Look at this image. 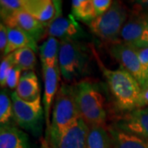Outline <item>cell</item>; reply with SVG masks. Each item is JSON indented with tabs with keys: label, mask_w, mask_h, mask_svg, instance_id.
<instances>
[{
	"label": "cell",
	"mask_w": 148,
	"mask_h": 148,
	"mask_svg": "<svg viewBox=\"0 0 148 148\" xmlns=\"http://www.w3.org/2000/svg\"><path fill=\"white\" fill-rule=\"evenodd\" d=\"M80 118L74 84L64 82L59 87L53 102L50 126L46 132L45 141L49 147H55L64 133Z\"/></svg>",
	"instance_id": "1"
},
{
	"label": "cell",
	"mask_w": 148,
	"mask_h": 148,
	"mask_svg": "<svg viewBox=\"0 0 148 148\" xmlns=\"http://www.w3.org/2000/svg\"><path fill=\"white\" fill-rule=\"evenodd\" d=\"M90 49L99 69L106 78L117 108L125 113L137 109L139 96L142 93V88L138 81L123 68L115 70L107 69L101 62L95 48L91 47Z\"/></svg>",
	"instance_id": "2"
},
{
	"label": "cell",
	"mask_w": 148,
	"mask_h": 148,
	"mask_svg": "<svg viewBox=\"0 0 148 148\" xmlns=\"http://www.w3.org/2000/svg\"><path fill=\"white\" fill-rule=\"evenodd\" d=\"M81 118L88 127H107L106 97L101 85L95 80L85 78L73 83Z\"/></svg>",
	"instance_id": "3"
},
{
	"label": "cell",
	"mask_w": 148,
	"mask_h": 148,
	"mask_svg": "<svg viewBox=\"0 0 148 148\" xmlns=\"http://www.w3.org/2000/svg\"><path fill=\"white\" fill-rule=\"evenodd\" d=\"M90 56L88 49L79 40H61L58 66L64 79L70 82L89 73Z\"/></svg>",
	"instance_id": "4"
},
{
	"label": "cell",
	"mask_w": 148,
	"mask_h": 148,
	"mask_svg": "<svg viewBox=\"0 0 148 148\" xmlns=\"http://www.w3.org/2000/svg\"><path fill=\"white\" fill-rule=\"evenodd\" d=\"M129 10L120 1H114L110 8L88 25L90 32L101 40L112 44L119 41Z\"/></svg>",
	"instance_id": "5"
},
{
	"label": "cell",
	"mask_w": 148,
	"mask_h": 148,
	"mask_svg": "<svg viewBox=\"0 0 148 148\" xmlns=\"http://www.w3.org/2000/svg\"><path fill=\"white\" fill-rule=\"evenodd\" d=\"M13 119L22 129L39 137L42 132L43 121L45 120L44 108L41 106L40 95L32 101L21 100L15 91L12 94Z\"/></svg>",
	"instance_id": "6"
},
{
	"label": "cell",
	"mask_w": 148,
	"mask_h": 148,
	"mask_svg": "<svg viewBox=\"0 0 148 148\" xmlns=\"http://www.w3.org/2000/svg\"><path fill=\"white\" fill-rule=\"evenodd\" d=\"M110 53L120 64L121 68L138 81L142 88L144 82V71L138 58L137 48L119 40L111 44Z\"/></svg>",
	"instance_id": "7"
},
{
	"label": "cell",
	"mask_w": 148,
	"mask_h": 148,
	"mask_svg": "<svg viewBox=\"0 0 148 148\" xmlns=\"http://www.w3.org/2000/svg\"><path fill=\"white\" fill-rule=\"evenodd\" d=\"M47 35L57 38L60 41L65 40L80 41V40L88 37L86 32L72 14L67 16L62 14L53 20L47 27Z\"/></svg>",
	"instance_id": "8"
},
{
	"label": "cell",
	"mask_w": 148,
	"mask_h": 148,
	"mask_svg": "<svg viewBox=\"0 0 148 148\" xmlns=\"http://www.w3.org/2000/svg\"><path fill=\"white\" fill-rule=\"evenodd\" d=\"M44 77V96L43 106L45 113V122L46 124V132L50 126V111L58 93V82L60 77V69L58 63L53 65L42 66Z\"/></svg>",
	"instance_id": "9"
},
{
	"label": "cell",
	"mask_w": 148,
	"mask_h": 148,
	"mask_svg": "<svg viewBox=\"0 0 148 148\" xmlns=\"http://www.w3.org/2000/svg\"><path fill=\"white\" fill-rule=\"evenodd\" d=\"M3 23L7 27L18 28L27 32L37 42L47 35V26L38 21L36 17L25 11L13 12L3 20Z\"/></svg>",
	"instance_id": "10"
},
{
	"label": "cell",
	"mask_w": 148,
	"mask_h": 148,
	"mask_svg": "<svg viewBox=\"0 0 148 148\" xmlns=\"http://www.w3.org/2000/svg\"><path fill=\"white\" fill-rule=\"evenodd\" d=\"M113 125L123 131L148 139V106L126 112Z\"/></svg>",
	"instance_id": "11"
},
{
	"label": "cell",
	"mask_w": 148,
	"mask_h": 148,
	"mask_svg": "<svg viewBox=\"0 0 148 148\" xmlns=\"http://www.w3.org/2000/svg\"><path fill=\"white\" fill-rule=\"evenodd\" d=\"M24 11L48 27L62 15V2L58 0H27Z\"/></svg>",
	"instance_id": "12"
},
{
	"label": "cell",
	"mask_w": 148,
	"mask_h": 148,
	"mask_svg": "<svg viewBox=\"0 0 148 148\" xmlns=\"http://www.w3.org/2000/svg\"><path fill=\"white\" fill-rule=\"evenodd\" d=\"M148 23V16L132 7L120 35L122 41L133 45L140 39Z\"/></svg>",
	"instance_id": "13"
},
{
	"label": "cell",
	"mask_w": 148,
	"mask_h": 148,
	"mask_svg": "<svg viewBox=\"0 0 148 148\" xmlns=\"http://www.w3.org/2000/svg\"><path fill=\"white\" fill-rule=\"evenodd\" d=\"M89 127L80 118L64 133L54 148H87V134Z\"/></svg>",
	"instance_id": "14"
},
{
	"label": "cell",
	"mask_w": 148,
	"mask_h": 148,
	"mask_svg": "<svg viewBox=\"0 0 148 148\" xmlns=\"http://www.w3.org/2000/svg\"><path fill=\"white\" fill-rule=\"evenodd\" d=\"M113 148H148V139L123 131L114 125L107 127Z\"/></svg>",
	"instance_id": "15"
},
{
	"label": "cell",
	"mask_w": 148,
	"mask_h": 148,
	"mask_svg": "<svg viewBox=\"0 0 148 148\" xmlns=\"http://www.w3.org/2000/svg\"><path fill=\"white\" fill-rule=\"evenodd\" d=\"M0 148H29L27 135L11 124L1 125Z\"/></svg>",
	"instance_id": "16"
},
{
	"label": "cell",
	"mask_w": 148,
	"mask_h": 148,
	"mask_svg": "<svg viewBox=\"0 0 148 148\" xmlns=\"http://www.w3.org/2000/svg\"><path fill=\"white\" fill-rule=\"evenodd\" d=\"M23 48H32L36 52L37 41L21 29L8 27V45L3 56L4 57Z\"/></svg>",
	"instance_id": "17"
},
{
	"label": "cell",
	"mask_w": 148,
	"mask_h": 148,
	"mask_svg": "<svg viewBox=\"0 0 148 148\" xmlns=\"http://www.w3.org/2000/svg\"><path fill=\"white\" fill-rule=\"evenodd\" d=\"M15 92L19 98L27 101H32L39 97L40 89L36 74L33 71L26 72L21 76Z\"/></svg>",
	"instance_id": "18"
},
{
	"label": "cell",
	"mask_w": 148,
	"mask_h": 148,
	"mask_svg": "<svg viewBox=\"0 0 148 148\" xmlns=\"http://www.w3.org/2000/svg\"><path fill=\"white\" fill-rule=\"evenodd\" d=\"M60 40L55 37L49 36L39 47L42 66L53 65L58 63Z\"/></svg>",
	"instance_id": "19"
},
{
	"label": "cell",
	"mask_w": 148,
	"mask_h": 148,
	"mask_svg": "<svg viewBox=\"0 0 148 148\" xmlns=\"http://www.w3.org/2000/svg\"><path fill=\"white\" fill-rule=\"evenodd\" d=\"M72 15L76 20L90 24L97 17L92 0L72 1Z\"/></svg>",
	"instance_id": "20"
},
{
	"label": "cell",
	"mask_w": 148,
	"mask_h": 148,
	"mask_svg": "<svg viewBox=\"0 0 148 148\" xmlns=\"http://www.w3.org/2000/svg\"><path fill=\"white\" fill-rule=\"evenodd\" d=\"M87 148H113L107 127L101 126L89 127L87 134Z\"/></svg>",
	"instance_id": "21"
},
{
	"label": "cell",
	"mask_w": 148,
	"mask_h": 148,
	"mask_svg": "<svg viewBox=\"0 0 148 148\" xmlns=\"http://www.w3.org/2000/svg\"><path fill=\"white\" fill-rule=\"evenodd\" d=\"M15 66L22 71H33L36 65V51L32 48H23L12 53Z\"/></svg>",
	"instance_id": "22"
},
{
	"label": "cell",
	"mask_w": 148,
	"mask_h": 148,
	"mask_svg": "<svg viewBox=\"0 0 148 148\" xmlns=\"http://www.w3.org/2000/svg\"><path fill=\"white\" fill-rule=\"evenodd\" d=\"M13 119V107L12 96L6 89H2L0 93V123L1 125L10 124Z\"/></svg>",
	"instance_id": "23"
},
{
	"label": "cell",
	"mask_w": 148,
	"mask_h": 148,
	"mask_svg": "<svg viewBox=\"0 0 148 148\" xmlns=\"http://www.w3.org/2000/svg\"><path fill=\"white\" fill-rule=\"evenodd\" d=\"M27 0H1V19L3 21L6 17L18 11H24Z\"/></svg>",
	"instance_id": "24"
},
{
	"label": "cell",
	"mask_w": 148,
	"mask_h": 148,
	"mask_svg": "<svg viewBox=\"0 0 148 148\" xmlns=\"http://www.w3.org/2000/svg\"><path fill=\"white\" fill-rule=\"evenodd\" d=\"M15 66L12 53L3 57L0 64V85L2 88L6 87V79L12 68Z\"/></svg>",
	"instance_id": "25"
},
{
	"label": "cell",
	"mask_w": 148,
	"mask_h": 148,
	"mask_svg": "<svg viewBox=\"0 0 148 148\" xmlns=\"http://www.w3.org/2000/svg\"><path fill=\"white\" fill-rule=\"evenodd\" d=\"M21 72L22 70L20 68L16 66H13L8 74V77L6 79V86L11 90L16 89L21 76H22Z\"/></svg>",
	"instance_id": "26"
},
{
	"label": "cell",
	"mask_w": 148,
	"mask_h": 148,
	"mask_svg": "<svg viewBox=\"0 0 148 148\" xmlns=\"http://www.w3.org/2000/svg\"><path fill=\"white\" fill-rule=\"evenodd\" d=\"M114 1L111 0H92L96 16H100L110 8Z\"/></svg>",
	"instance_id": "27"
},
{
	"label": "cell",
	"mask_w": 148,
	"mask_h": 148,
	"mask_svg": "<svg viewBox=\"0 0 148 148\" xmlns=\"http://www.w3.org/2000/svg\"><path fill=\"white\" fill-rule=\"evenodd\" d=\"M7 45H8V27L2 22L0 24V51L2 55H3Z\"/></svg>",
	"instance_id": "28"
},
{
	"label": "cell",
	"mask_w": 148,
	"mask_h": 148,
	"mask_svg": "<svg viewBox=\"0 0 148 148\" xmlns=\"http://www.w3.org/2000/svg\"><path fill=\"white\" fill-rule=\"evenodd\" d=\"M137 52L143 71L145 72V70L148 68V47L140 48V49L137 48Z\"/></svg>",
	"instance_id": "29"
},
{
	"label": "cell",
	"mask_w": 148,
	"mask_h": 148,
	"mask_svg": "<svg viewBox=\"0 0 148 148\" xmlns=\"http://www.w3.org/2000/svg\"><path fill=\"white\" fill-rule=\"evenodd\" d=\"M133 46L135 48H138V49L148 47V23L146 29L143 32V35L141 36L140 39L138 41L133 45Z\"/></svg>",
	"instance_id": "30"
},
{
	"label": "cell",
	"mask_w": 148,
	"mask_h": 148,
	"mask_svg": "<svg viewBox=\"0 0 148 148\" xmlns=\"http://www.w3.org/2000/svg\"><path fill=\"white\" fill-rule=\"evenodd\" d=\"M132 7L148 16V0L133 1Z\"/></svg>",
	"instance_id": "31"
},
{
	"label": "cell",
	"mask_w": 148,
	"mask_h": 148,
	"mask_svg": "<svg viewBox=\"0 0 148 148\" xmlns=\"http://www.w3.org/2000/svg\"><path fill=\"white\" fill-rule=\"evenodd\" d=\"M147 106H148V89L142 90V93L139 96L137 109L147 107Z\"/></svg>",
	"instance_id": "32"
},
{
	"label": "cell",
	"mask_w": 148,
	"mask_h": 148,
	"mask_svg": "<svg viewBox=\"0 0 148 148\" xmlns=\"http://www.w3.org/2000/svg\"><path fill=\"white\" fill-rule=\"evenodd\" d=\"M148 89V68L144 72V82L142 86V90Z\"/></svg>",
	"instance_id": "33"
},
{
	"label": "cell",
	"mask_w": 148,
	"mask_h": 148,
	"mask_svg": "<svg viewBox=\"0 0 148 148\" xmlns=\"http://www.w3.org/2000/svg\"><path fill=\"white\" fill-rule=\"evenodd\" d=\"M41 148H50L49 147V146L48 145V143L46 141H45L44 143H42V146H41Z\"/></svg>",
	"instance_id": "34"
}]
</instances>
